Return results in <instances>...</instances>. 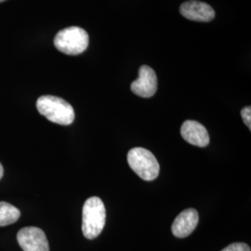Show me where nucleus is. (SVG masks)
<instances>
[{"label":"nucleus","mask_w":251,"mask_h":251,"mask_svg":"<svg viewBox=\"0 0 251 251\" xmlns=\"http://www.w3.org/2000/svg\"><path fill=\"white\" fill-rule=\"evenodd\" d=\"M180 14L191 21L207 23L215 18V10L205 2L190 0L182 3L179 7Z\"/></svg>","instance_id":"7"},{"label":"nucleus","mask_w":251,"mask_h":251,"mask_svg":"<svg viewBox=\"0 0 251 251\" xmlns=\"http://www.w3.org/2000/svg\"><path fill=\"white\" fill-rule=\"evenodd\" d=\"M199 216L194 208H187L180 212L171 226V231L174 236L178 238L187 237L193 233L198 225Z\"/></svg>","instance_id":"8"},{"label":"nucleus","mask_w":251,"mask_h":251,"mask_svg":"<svg viewBox=\"0 0 251 251\" xmlns=\"http://www.w3.org/2000/svg\"><path fill=\"white\" fill-rule=\"evenodd\" d=\"M3 1H6V0H0V2H3Z\"/></svg>","instance_id":"14"},{"label":"nucleus","mask_w":251,"mask_h":251,"mask_svg":"<svg viewBox=\"0 0 251 251\" xmlns=\"http://www.w3.org/2000/svg\"><path fill=\"white\" fill-rule=\"evenodd\" d=\"M131 91L139 97L151 98L157 90V77L150 66L142 65L139 69V77L130 86Z\"/></svg>","instance_id":"6"},{"label":"nucleus","mask_w":251,"mask_h":251,"mask_svg":"<svg viewBox=\"0 0 251 251\" xmlns=\"http://www.w3.org/2000/svg\"><path fill=\"white\" fill-rule=\"evenodd\" d=\"M21 216L17 207L7 202H0V226H7L16 223Z\"/></svg>","instance_id":"10"},{"label":"nucleus","mask_w":251,"mask_h":251,"mask_svg":"<svg viewBox=\"0 0 251 251\" xmlns=\"http://www.w3.org/2000/svg\"><path fill=\"white\" fill-rule=\"evenodd\" d=\"M241 116H242L243 120L245 122L246 126L249 127V129L251 130V107L247 106L243 108L241 110Z\"/></svg>","instance_id":"12"},{"label":"nucleus","mask_w":251,"mask_h":251,"mask_svg":"<svg viewBox=\"0 0 251 251\" xmlns=\"http://www.w3.org/2000/svg\"><path fill=\"white\" fill-rule=\"evenodd\" d=\"M20 247L24 251H50L45 233L37 227H25L17 234Z\"/></svg>","instance_id":"5"},{"label":"nucleus","mask_w":251,"mask_h":251,"mask_svg":"<svg viewBox=\"0 0 251 251\" xmlns=\"http://www.w3.org/2000/svg\"><path fill=\"white\" fill-rule=\"evenodd\" d=\"M222 251H251L249 245L245 243H233Z\"/></svg>","instance_id":"11"},{"label":"nucleus","mask_w":251,"mask_h":251,"mask_svg":"<svg viewBox=\"0 0 251 251\" xmlns=\"http://www.w3.org/2000/svg\"><path fill=\"white\" fill-rule=\"evenodd\" d=\"M127 163L131 170L144 180H153L159 175V163L152 152L145 148L136 147L129 150Z\"/></svg>","instance_id":"3"},{"label":"nucleus","mask_w":251,"mask_h":251,"mask_svg":"<svg viewBox=\"0 0 251 251\" xmlns=\"http://www.w3.org/2000/svg\"><path fill=\"white\" fill-rule=\"evenodd\" d=\"M180 135L190 144L206 147L209 144V135L206 127L198 121L186 120L180 127Z\"/></svg>","instance_id":"9"},{"label":"nucleus","mask_w":251,"mask_h":251,"mask_svg":"<svg viewBox=\"0 0 251 251\" xmlns=\"http://www.w3.org/2000/svg\"><path fill=\"white\" fill-rule=\"evenodd\" d=\"M3 174H4V169H3V166H2L1 163H0V179H2Z\"/></svg>","instance_id":"13"},{"label":"nucleus","mask_w":251,"mask_h":251,"mask_svg":"<svg viewBox=\"0 0 251 251\" xmlns=\"http://www.w3.org/2000/svg\"><path fill=\"white\" fill-rule=\"evenodd\" d=\"M106 221V209L102 200L92 197L85 202L82 212V232L87 239H94L102 232Z\"/></svg>","instance_id":"1"},{"label":"nucleus","mask_w":251,"mask_h":251,"mask_svg":"<svg viewBox=\"0 0 251 251\" xmlns=\"http://www.w3.org/2000/svg\"><path fill=\"white\" fill-rule=\"evenodd\" d=\"M89 35L80 27H68L60 31L54 38L56 49L67 55H78L89 46Z\"/></svg>","instance_id":"4"},{"label":"nucleus","mask_w":251,"mask_h":251,"mask_svg":"<svg viewBox=\"0 0 251 251\" xmlns=\"http://www.w3.org/2000/svg\"><path fill=\"white\" fill-rule=\"evenodd\" d=\"M36 108L40 115L59 125H71L75 120V110L66 100L51 95L39 97Z\"/></svg>","instance_id":"2"}]
</instances>
